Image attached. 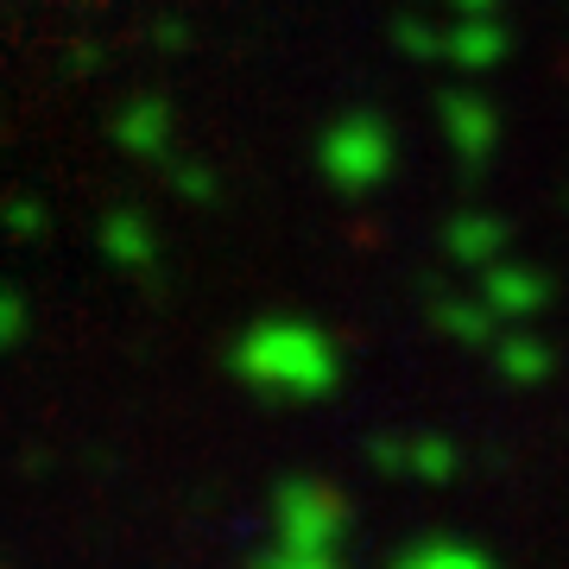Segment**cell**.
<instances>
[{"label": "cell", "instance_id": "1", "mask_svg": "<svg viewBox=\"0 0 569 569\" xmlns=\"http://www.w3.org/2000/svg\"><path fill=\"white\" fill-rule=\"evenodd\" d=\"M234 373H241L253 392L266 399H329L336 380H342V355L317 323L305 317H260L253 329H241L234 342Z\"/></svg>", "mask_w": 569, "mask_h": 569}, {"label": "cell", "instance_id": "2", "mask_svg": "<svg viewBox=\"0 0 569 569\" xmlns=\"http://www.w3.org/2000/svg\"><path fill=\"white\" fill-rule=\"evenodd\" d=\"M392 152L399 146H392V127L380 114H342L317 140V171L329 178V190L367 197V190H380L392 178Z\"/></svg>", "mask_w": 569, "mask_h": 569}, {"label": "cell", "instance_id": "3", "mask_svg": "<svg viewBox=\"0 0 569 569\" xmlns=\"http://www.w3.org/2000/svg\"><path fill=\"white\" fill-rule=\"evenodd\" d=\"M348 500L342 488L329 481H284L272 493V545H291V550H336L348 538Z\"/></svg>", "mask_w": 569, "mask_h": 569}, {"label": "cell", "instance_id": "4", "mask_svg": "<svg viewBox=\"0 0 569 569\" xmlns=\"http://www.w3.org/2000/svg\"><path fill=\"white\" fill-rule=\"evenodd\" d=\"M475 298H481L500 323H526V317H538V310L550 305V279L538 272V266L500 260V266L481 272V291H475Z\"/></svg>", "mask_w": 569, "mask_h": 569}, {"label": "cell", "instance_id": "5", "mask_svg": "<svg viewBox=\"0 0 569 569\" xmlns=\"http://www.w3.org/2000/svg\"><path fill=\"white\" fill-rule=\"evenodd\" d=\"M437 114H443L449 152H456L462 164H481L493 152V140H500V114H493V102L488 96H475V89H449Z\"/></svg>", "mask_w": 569, "mask_h": 569}, {"label": "cell", "instance_id": "6", "mask_svg": "<svg viewBox=\"0 0 569 569\" xmlns=\"http://www.w3.org/2000/svg\"><path fill=\"white\" fill-rule=\"evenodd\" d=\"M373 468H387V475H411V481H456V443L449 437H380L373 443Z\"/></svg>", "mask_w": 569, "mask_h": 569}, {"label": "cell", "instance_id": "7", "mask_svg": "<svg viewBox=\"0 0 569 569\" xmlns=\"http://www.w3.org/2000/svg\"><path fill=\"white\" fill-rule=\"evenodd\" d=\"M443 253L456 266H500V253H507V222L500 216H488V209H462V216H449L443 222Z\"/></svg>", "mask_w": 569, "mask_h": 569}, {"label": "cell", "instance_id": "8", "mask_svg": "<svg viewBox=\"0 0 569 569\" xmlns=\"http://www.w3.org/2000/svg\"><path fill=\"white\" fill-rule=\"evenodd\" d=\"M96 241H102V260H114L121 272H146V266L159 260L152 222H146L140 209H108L102 228H96Z\"/></svg>", "mask_w": 569, "mask_h": 569}, {"label": "cell", "instance_id": "9", "mask_svg": "<svg viewBox=\"0 0 569 569\" xmlns=\"http://www.w3.org/2000/svg\"><path fill=\"white\" fill-rule=\"evenodd\" d=\"M114 140L121 152L133 159H164V146H171V108L159 96H133V102L114 114Z\"/></svg>", "mask_w": 569, "mask_h": 569}, {"label": "cell", "instance_id": "10", "mask_svg": "<svg viewBox=\"0 0 569 569\" xmlns=\"http://www.w3.org/2000/svg\"><path fill=\"white\" fill-rule=\"evenodd\" d=\"M507 51H512V39H507L500 20H456L443 32V58L456 63V70H493Z\"/></svg>", "mask_w": 569, "mask_h": 569}, {"label": "cell", "instance_id": "11", "mask_svg": "<svg viewBox=\"0 0 569 569\" xmlns=\"http://www.w3.org/2000/svg\"><path fill=\"white\" fill-rule=\"evenodd\" d=\"M493 367L507 373L512 387H545L550 373H557V355H550L545 336H531V329H507V336L493 342Z\"/></svg>", "mask_w": 569, "mask_h": 569}, {"label": "cell", "instance_id": "12", "mask_svg": "<svg viewBox=\"0 0 569 569\" xmlns=\"http://www.w3.org/2000/svg\"><path fill=\"white\" fill-rule=\"evenodd\" d=\"M430 317H437V329H443L449 342H468V348L500 342V336H493V329H500V317H493L481 298H437V305H430Z\"/></svg>", "mask_w": 569, "mask_h": 569}, {"label": "cell", "instance_id": "13", "mask_svg": "<svg viewBox=\"0 0 569 569\" xmlns=\"http://www.w3.org/2000/svg\"><path fill=\"white\" fill-rule=\"evenodd\" d=\"M392 569H493V557L462 538H425V545H406V557Z\"/></svg>", "mask_w": 569, "mask_h": 569}, {"label": "cell", "instance_id": "14", "mask_svg": "<svg viewBox=\"0 0 569 569\" xmlns=\"http://www.w3.org/2000/svg\"><path fill=\"white\" fill-rule=\"evenodd\" d=\"M253 569H342L336 550H291V545H272L253 557Z\"/></svg>", "mask_w": 569, "mask_h": 569}, {"label": "cell", "instance_id": "15", "mask_svg": "<svg viewBox=\"0 0 569 569\" xmlns=\"http://www.w3.org/2000/svg\"><path fill=\"white\" fill-rule=\"evenodd\" d=\"M392 44L411 51V58H443V32H430L425 20H399L392 26Z\"/></svg>", "mask_w": 569, "mask_h": 569}, {"label": "cell", "instance_id": "16", "mask_svg": "<svg viewBox=\"0 0 569 569\" xmlns=\"http://www.w3.org/2000/svg\"><path fill=\"white\" fill-rule=\"evenodd\" d=\"M20 336H26V291L7 284V298H0V342L20 348Z\"/></svg>", "mask_w": 569, "mask_h": 569}, {"label": "cell", "instance_id": "17", "mask_svg": "<svg viewBox=\"0 0 569 569\" xmlns=\"http://www.w3.org/2000/svg\"><path fill=\"white\" fill-rule=\"evenodd\" d=\"M7 222H13V234H20V241H32V234L44 228V216H39V203H32V197H13Z\"/></svg>", "mask_w": 569, "mask_h": 569}, {"label": "cell", "instance_id": "18", "mask_svg": "<svg viewBox=\"0 0 569 569\" xmlns=\"http://www.w3.org/2000/svg\"><path fill=\"white\" fill-rule=\"evenodd\" d=\"M178 190L190 197V203H209V197H216V178L197 171V164H178Z\"/></svg>", "mask_w": 569, "mask_h": 569}, {"label": "cell", "instance_id": "19", "mask_svg": "<svg viewBox=\"0 0 569 569\" xmlns=\"http://www.w3.org/2000/svg\"><path fill=\"white\" fill-rule=\"evenodd\" d=\"M493 7H500V0H449L456 20H493Z\"/></svg>", "mask_w": 569, "mask_h": 569}]
</instances>
